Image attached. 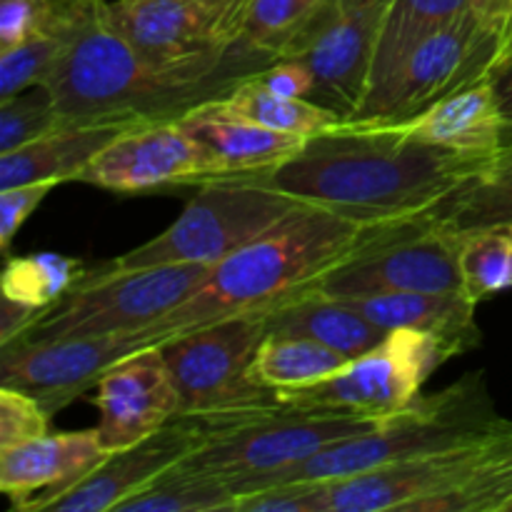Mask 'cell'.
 <instances>
[{
	"label": "cell",
	"mask_w": 512,
	"mask_h": 512,
	"mask_svg": "<svg viewBox=\"0 0 512 512\" xmlns=\"http://www.w3.org/2000/svg\"><path fill=\"white\" fill-rule=\"evenodd\" d=\"M63 45V35L58 30H50L15 48L3 50L0 53V100L43 85L63 53Z\"/></svg>",
	"instance_id": "e575fe53"
},
{
	"label": "cell",
	"mask_w": 512,
	"mask_h": 512,
	"mask_svg": "<svg viewBox=\"0 0 512 512\" xmlns=\"http://www.w3.org/2000/svg\"><path fill=\"white\" fill-rule=\"evenodd\" d=\"M450 358H455L453 350L433 335L390 330L378 348L350 360L333 378L308 388L280 390L275 400L300 410L383 418L408 408L425 380Z\"/></svg>",
	"instance_id": "8fae6325"
},
{
	"label": "cell",
	"mask_w": 512,
	"mask_h": 512,
	"mask_svg": "<svg viewBox=\"0 0 512 512\" xmlns=\"http://www.w3.org/2000/svg\"><path fill=\"white\" fill-rule=\"evenodd\" d=\"M218 105L228 113L240 115V118L253 120L265 128L278 130V133L300 135L305 140L328 133V130L343 128L348 123L340 113L308 98H283L278 93H270L255 78L238 85L228 98L218 100Z\"/></svg>",
	"instance_id": "83f0119b"
},
{
	"label": "cell",
	"mask_w": 512,
	"mask_h": 512,
	"mask_svg": "<svg viewBox=\"0 0 512 512\" xmlns=\"http://www.w3.org/2000/svg\"><path fill=\"white\" fill-rule=\"evenodd\" d=\"M58 5H78V3H88V0H55Z\"/></svg>",
	"instance_id": "ee69618b"
},
{
	"label": "cell",
	"mask_w": 512,
	"mask_h": 512,
	"mask_svg": "<svg viewBox=\"0 0 512 512\" xmlns=\"http://www.w3.org/2000/svg\"><path fill=\"white\" fill-rule=\"evenodd\" d=\"M85 273L88 268L80 258H68L60 253H35L25 258H8L0 288L5 298L48 310L50 305L65 298L85 278Z\"/></svg>",
	"instance_id": "4dcf8cb0"
},
{
	"label": "cell",
	"mask_w": 512,
	"mask_h": 512,
	"mask_svg": "<svg viewBox=\"0 0 512 512\" xmlns=\"http://www.w3.org/2000/svg\"><path fill=\"white\" fill-rule=\"evenodd\" d=\"M468 10L503 40L505 58L512 55V0H468Z\"/></svg>",
	"instance_id": "60d3db41"
},
{
	"label": "cell",
	"mask_w": 512,
	"mask_h": 512,
	"mask_svg": "<svg viewBox=\"0 0 512 512\" xmlns=\"http://www.w3.org/2000/svg\"><path fill=\"white\" fill-rule=\"evenodd\" d=\"M508 512H512V503H510V505H508Z\"/></svg>",
	"instance_id": "f6af8a7d"
},
{
	"label": "cell",
	"mask_w": 512,
	"mask_h": 512,
	"mask_svg": "<svg viewBox=\"0 0 512 512\" xmlns=\"http://www.w3.org/2000/svg\"><path fill=\"white\" fill-rule=\"evenodd\" d=\"M103 0L58 5L65 45L45 85L63 125L170 123L223 100L278 55L240 38L225 53L188 63H155L130 48L100 15Z\"/></svg>",
	"instance_id": "6da1fadb"
},
{
	"label": "cell",
	"mask_w": 512,
	"mask_h": 512,
	"mask_svg": "<svg viewBox=\"0 0 512 512\" xmlns=\"http://www.w3.org/2000/svg\"><path fill=\"white\" fill-rule=\"evenodd\" d=\"M58 128H63V118L45 83L0 100V155L13 153Z\"/></svg>",
	"instance_id": "836d02e7"
},
{
	"label": "cell",
	"mask_w": 512,
	"mask_h": 512,
	"mask_svg": "<svg viewBox=\"0 0 512 512\" xmlns=\"http://www.w3.org/2000/svg\"><path fill=\"white\" fill-rule=\"evenodd\" d=\"M245 0H103L100 15L130 48L155 63L225 53L243 38Z\"/></svg>",
	"instance_id": "4fadbf2b"
},
{
	"label": "cell",
	"mask_w": 512,
	"mask_h": 512,
	"mask_svg": "<svg viewBox=\"0 0 512 512\" xmlns=\"http://www.w3.org/2000/svg\"><path fill=\"white\" fill-rule=\"evenodd\" d=\"M108 450L95 430L45 433L15 448L0 450V490L20 512H45L70 488L88 478Z\"/></svg>",
	"instance_id": "ac0fdd59"
},
{
	"label": "cell",
	"mask_w": 512,
	"mask_h": 512,
	"mask_svg": "<svg viewBox=\"0 0 512 512\" xmlns=\"http://www.w3.org/2000/svg\"><path fill=\"white\" fill-rule=\"evenodd\" d=\"M53 188L55 183H30L0 190V250L5 255L10 253L15 233L23 228L25 220L35 213V208Z\"/></svg>",
	"instance_id": "f35d334b"
},
{
	"label": "cell",
	"mask_w": 512,
	"mask_h": 512,
	"mask_svg": "<svg viewBox=\"0 0 512 512\" xmlns=\"http://www.w3.org/2000/svg\"><path fill=\"white\" fill-rule=\"evenodd\" d=\"M383 330H418L448 345L455 355L478 348L475 300L465 293H378L340 298Z\"/></svg>",
	"instance_id": "ffe728a7"
},
{
	"label": "cell",
	"mask_w": 512,
	"mask_h": 512,
	"mask_svg": "<svg viewBox=\"0 0 512 512\" xmlns=\"http://www.w3.org/2000/svg\"><path fill=\"white\" fill-rule=\"evenodd\" d=\"M458 263L463 293L475 303L512 288V228L465 233Z\"/></svg>",
	"instance_id": "1f68e13d"
},
{
	"label": "cell",
	"mask_w": 512,
	"mask_h": 512,
	"mask_svg": "<svg viewBox=\"0 0 512 512\" xmlns=\"http://www.w3.org/2000/svg\"><path fill=\"white\" fill-rule=\"evenodd\" d=\"M410 220V218H408ZM403 220L368 223L318 205L298 210L210 268L208 278L178 308L148 330L158 343L230 315L268 310L298 293Z\"/></svg>",
	"instance_id": "3957f363"
},
{
	"label": "cell",
	"mask_w": 512,
	"mask_h": 512,
	"mask_svg": "<svg viewBox=\"0 0 512 512\" xmlns=\"http://www.w3.org/2000/svg\"><path fill=\"white\" fill-rule=\"evenodd\" d=\"M235 500L238 493L228 480L200 473L180 460L115 512H215L233 510Z\"/></svg>",
	"instance_id": "f1b7e54d"
},
{
	"label": "cell",
	"mask_w": 512,
	"mask_h": 512,
	"mask_svg": "<svg viewBox=\"0 0 512 512\" xmlns=\"http://www.w3.org/2000/svg\"><path fill=\"white\" fill-rule=\"evenodd\" d=\"M265 328L268 333L313 338L350 360L370 353L388 338V330L370 323L350 303L310 290H298L270 305L265 310Z\"/></svg>",
	"instance_id": "7402d4cb"
},
{
	"label": "cell",
	"mask_w": 512,
	"mask_h": 512,
	"mask_svg": "<svg viewBox=\"0 0 512 512\" xmlns=\"http://www.w3.org/2000/svg\"><path fill=\"white\" fill-rule=\"evenodd\" d=\"M398 125L425 143L458 153L493 155L503 148L505 125L490 80L468 85Z\"/></svg>",
	"instance_id": "603a6c76"
},
{
	"label": "cell",
	"mask_w": 512,
	"mask_h": 512,
	"mask_svg": "<svg viewBox=\"0 0 512 512\" xmlns=\"http://www.w3.org/2000/svg\"><path fill=\"white\" fill-rule=\"evenodd\" d=\"M390 0H325L283 58L310 68V100L353 120L368 95L370 68Z\"/></svg>",
	"instance_id": "7c38bea8"
},
{
	"label": "cell",
	"mask_w": 512,
	"mask_h": 512,
	"mask_svg": "<svg viewBox=\"0 0 512 512\" xmlns=\"http://www.w3.org/2000/svg\"><path fill=\"white\" fill-rule=\"evenodd\" d=\"M205 440L198 418H175L150 438L108 453L50 512H110L193 453Z\"/></svg>",
	"instance_id": "d6986e66"
},
{
	"label": "cell",
	"mask_w": 512,
	"mask_h": 512,
	"mask_svg": "<svg viewBox=\"0 0 512 512\" xmlns=\"http://www.w3.org/2000/svg\"><path fill=\"white\" fill-rule=\"evenodd\" d=\"M263 88H268L270 93H278L283 98H308L313 95L315 78L310 73V68L305 63L295 58H280L273 65L263 70L260 75H255Z\"/></svg>",
	"instance_id": "ab89813d"
},
{
	"label": "cell",
	"mask_w": 512,
	"mask_h": 512,
	"mask_svg": "<svg viewBox=\"0 0 512 512\" xmlns=\"http://www.w3.org/2000/svg\"><path fill=\"white\" fill-rule=\"evenodd\" d=\"M43 313V308L25 305L20 300L5 298L3 295V308H0V345H8L15 338H20Z\"/></svg>",
	"instance_id": "b9f144b4"
},
{
	"label": "cell",
	"mask_w": 512,
	"mask_h": 512,
	"mask_svg": "<svg viewBox=\"0 0 512 512\" xmlns=\"http://www.w3.org/2000/svg\"><path fill=\"white\" fill-rule=\"evenodd\" d=\"M512 503V428L498 435L488 458L448 493L415 512H508Z\"/></svg>",
	"instance_id": "f546056e"
},
{
	"label": "cell",
	"mask_w": 512,
	"mask_h": 512,
	"mask_svg": "<svg viewBox=\"0 0 512 512\" xmlns=\"http://www.w3.org/2000/svg\"><path fill=\"white\" fill-rule=\"evenodd\" d=\"M493 155L440 148L400 125L345 123L305 140L283 163L235 178L283 190L300 203L348 218L390 223L438 210Z\"/></svg>",
	"instance_id": "7a4b0ae2"
},
{
	"label": "cell",
	"mask_w": 512,
	"mask_h": 512,
	"mask_svg": "<svg viewBox=\"0 0 512 512\" xmlns=\"http://www.w3.org/2000/svg\"><path fill=\"white\" fill-rule=\"evenodd\" d=\"M490 85H493L500 115H503V145H512V55L495 68V73L490 75Z\"/></svg>",
	"instance_id": "7bdbcfd3"
},
{
	"label": "cell",
	"mask_w": 512,
	"mask_h": 512,
	"mask_svg": "<svg viewBox=\"0 0 512 512\" xmlns=\"http://www.w3.org/2000/svg\"><path fill=\"white\" fill-rule=\"evenodd\" d=\"M50 413L35 395L0 385V450L15 448L48 433Z\"/></svg>",
	"instance_id": "d590c367"
},
{
	"label": "cell",
	"mask_w": 512,
	"mask_h": 512,
	"mask_svg": "<svg viewBox=\"0 0 512 512\" xmlns=\"http://www.w3.org/2000/svg\"><path fill=\"white\" fill-rule=\"evenodd\" d=\"M510 428V420L495 413L483 375L470 373L443 393L418 395L408 408L383 415L365 433L335 440L290 468L245 480L233 490L240 498L278 483H333L420 455L480 443Z\"/></svg>",
	"instance_id": "277c9868"
},
{
	"label": "cell",
	"mask_w": 512,
	"mask_h": 512,
	"mask_svg": "<svg viewBox=\"0 0 512 512\" xmlns=\"http://www.w3.org/2000/svg\"><path fill=\"white\" fill-rule=\"evenodd\" d=\"M95 390V433L108 453L150 438L180 415L178 390L160 343L115 363Z\"/></svg>",
	"instance_id": "e0dca14e"
},
{
	"label": "cell",
	"mask_w": 512,
	"mask_h": 512,
	"mask_svg": "<svg viewBox=\"0 0 512 512\" xmlns=\"http://www.w3.org/2000/svg\"><path fill=\"white\" fill-rule=\"evenodd\" d=\"M158 345L148 330L45 343L13 340L0 345V385L35 395L50 415L68 405L128 355Z\"/></svg>",
	"instance_id": "9a60e30c"
},
{
	"label": "cell",
	"mask_w": 512,
	"mask_h": 512,
	"mask_svg": "<svg viewBox=\"0 0 512 512\" xmlns=\"http://www.w3.org/2000/svg\"><path fill=\"white\" fill-rule=\"evenodd\" d=\"M300 203L283 190L235 175L208 180L170 228L115 258L118 268L203 263L215 265L288 218Z\"/></svg>",
	"instance_id": "52a82bcc"
},
{
	"label": "cell",
	"mask_w": 512,
	"mask_h": 512,
	"mask_svg": "<svg viewBox=\"0 0 512 512\" xmlns=\"http://www.w3.org/2000/svg\"><path fill=\"white\" fill-rule=\"evenodd\" d=\"M503 435V433H498ZM498 435L443 453L420 455L328 483V512H415L463 483L493 450Z\"/></svg>",
	"instance_id": "2e32d148"
},
{
	"label": "cell",
	"mask_w": 512,
	"mask_h": 512,
	"mask_svg": "<svg viewBox=\"0 0 512 512\" xmlns=\"http://www.w3.org/2000/svg\"><path fill=\"white\" fill-rule=\"evenodd\" d=\"M233 512H328V483H278L235 500Z\"/></svg>",
	"instance_id": "8d00e7d4"
},
{
	"label": "cell",
	"mask_w": 512,
	"mask_h": 512,
	"mask_svg": "<svg viewBox=\"0 0 512 512\" xmlns=\"http://www.w3.org/2000/svg\"><path fill=\"white\" fill-rule=\"evenodd\" d=\"M265 335V310H253L163 340L160 350L180 398L178 418L233 415L273 405V390L253 378V360Z\"/></svg>",
	"instance_id": "ba28073f"
},
{
	"label": "cell",
	"mask_w": 512,
	"mask_h": 512,
	"mask_svg": "<svg viewBox=\"0 0 512 512\" xmlns=\"http://www.w3.org/2000/svg\"><path fill=\"white\" fill-rule=\"evenodd\" d=\"M325 0H245L243 38L283 58Z\"/></svg>",
	"instance_id": "d6a6232c"
},
{
	"label": "cell",
	"mask_w": 512,
	"mask_h": 512,
	"mask_svg": "<svg viewBox=\"0 0 512 512\" xmlns=\"http://www.w3.org/2000/svg\"><path fill=\"white\" fill-rule=\"evenodd\" d=\"M435 218L458 235L512 228V145H503L473 180L450 195Z\"/></svg>",
	"instance_id": "484cf974"
},
{
	"label": "cell",
	"mask_w": 512,
	"mask_h": 512,
	"mask_svg": "<svg viewBox=\"0 0 512 512\" xmlns=\"http://www.w3.org/2000/svg\"><path fill=\"white\" fill-rule=\"evenodd\" d=\"M128 123L63 125L13 153L0 155V190L30 183H65L80 180L100 150L118 138Z\"/></svg>",
	"instance_id": "44dd1931"
},
{
	"label": "cell",
	"mask_w": 512,
	"mask_h": 512,
	"mask_svg": "<svg viewBox=\"0 0 512 512\" xmlns=\"http://www.w3.org/2000/svg\"><path fill=\"white\" fill-rule=\"evenodd\" d=\"M350 358L303 335L268 333L253 360L255 383L273 393L323 383L345 368Z\"/></svg>",
	"instance_id": "4316f807"
},
{
	"label": "cell",
	"mask_w": 512,
	"mask_h": 512,
	"mask_svg": "<svg viewBox=\"0 0 512 512\" xmlns=\"http://www.w3.org/2000/svg\"><path fill=\"white\" fill-rule=\"evenodd\" d=\"M505 60L503 40L470 10L425 38L393 78L370 93L350 125H398L438 100L490 80Z\"/></svg>",
	"instance_id": "9c48e42d"
},
{
	"label": "cell",
	"mask_w": 512,
	"mask_h": 512,
	"mask_svg": "<svg viewBox=\"0 0 512 512\" xmlns=\"http://www.w3.org/2000/svg\"><path fill=\"white\" fill-rule=\"evenodd\" d=\"M223 160L178 120L125 128L80 175L83 183L113 193H153L225 178Z\"/></svg>",
	"instance_id": "5bb4252c"
},
{
	"label": "cell",
	"mask_w": 512,
	"mask_h": 512,
	"mask_svg": "<svg viewBox=\"0 0 512 512\" xmlns=\"http://www.w3.org/2000/svg\"><path fill=\"white\" fill-rule=\"evenodd\" d=\"M58 20L55 0H0V53L50 33Z\"/></svg>",
	"instance_id": "74e56055"
},
{
	"label": "cell",
	"mask_w": 512,
	"mask_h": 512,
	"mask_svg": "<svg viewBox=\"0 0 512 512\" xmlns=\"http://www.w3.org/2000/svg\"><path fill=\"white\" fill-rule=\"evenodd\" d=\"M463 235L445 228L435 210L403 220L303 290L330 298L378 293H463L460 278Z\"/></svg>",
	"instance_id": "30bf717a"
},
{
	"label": "cell",
	"mask_w": 512,
	"mask_h": 512,
	"mask_svg": "<svg viewBox=\"0 0 512 512\" xmlns=\"http://www.w3.org/2000/svg\"><path fill=\"white\" fill-rule=\"evenodd\" d=\"M178 123L223 160L228 175L255 173V170L283 163L305 145V138L300 135L278 133V130L228 113L220 108L218 100L193 110Z\"/></svg>",
	"instance_id": "cb8c5ba5"
},
{
	"label": "cell",
	"mask_w": 512,
	"mask_h": 512,
	"mask_svg": "<svg viewBox=\"0 0 512 512\" xmlns=\"http://www.w3.org/2000/svg\"><path fill=\"white\" fill-rule=\"evenodd\" d=\"M465 10L468 0H390L375 45L368 95L383 88L425 38L453 23Z\"/></svg>",
	"instance_id": "d4e9b609"
},
{
	"label": "cell",
	"mask_w": 512,
	"mask_h": 512,
	"mask_svg": "<svg viewBox=\"0 0 512 512\" xmlns=\"http://www.w3.org/2000/svg\"><path fill=\"white\" fill-rule=\"evenodd\" d=\"M213 265L175 263L118 268L105 263L88 270L65 298L50 305L20 338L45 343L60 338L138 333L163 320L190 298Z\"/></svg>",
	"instance_id": "5b68a950"
},
{
	"label": "cell",
	"mask_w": 512,
	"mask_h": 512,
	"mask_svg": "<svg viewBox=\"0 0 512 512\" xmlns=\"http://www.w3.org/2000/svg\"><path fill=\"white\" fill-rule=\"evenodd\" d=\"M378 420L300 410L275 400L258 410L198 418L205 440L183 463L238 485L290 468L335 440L365 433Z\"/></svg>",
	"instance_id": "8992f818"
}]
</instances>
